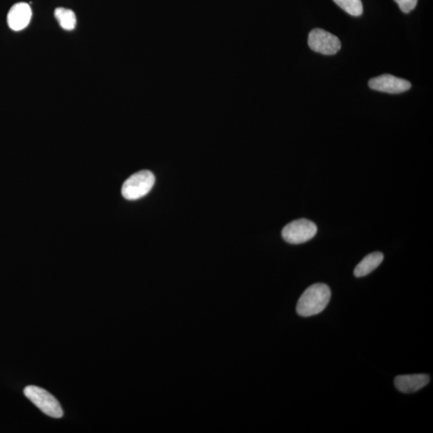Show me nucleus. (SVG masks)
I'll use <instances>...</instances> for the list:
<instances>
[{"label": "nucleus", "instance_id": "nucleus-9", "mask_svg": "<svg viewBox=\"0 0 433 433\" xmlns=\"http://www.w3.org/2000/svg\"><path fill=\"white\" fill-rule=\"evenodd\" d=\"M384 260V255L381 252H374L364 258L355 268L354 275L355 277H365L376 270Z\"/></svg>", "mask_w": 433, "mask_h": 433}, {"label": "nucleus", "instance_id": "nucleus-7", "mask_svg": "<svg viewBox=\"0 0 433 433\" xmlns=\"http://www.w3.org/2000/svg\"><path fill=\"white\" fill-rule=\"evenodd\" d=\"M32 16L29 4L18 3L11 6L8 14V24L13 31H21L28 27Z\"/></svg>", "mask_w": 433, "mask_h": 433}, {"label": "nucleus", "instance_id": "nucleus-12", "mask_svg": "<svg viewBox=\"0 0 433 433\" xmlns=\"http://www.w3.org/2000/svg\"><path fill=\"white\" fill-rule=\"evenodd\" d=\"M398 6L400 10L404 13H409L417 6L418 0H394Z\"/></svg>", "mask_w": 433, "mask_h": 433}, {"label": "nucleus", "instance_id": "nucleus-5", "mask_svg": "<svg viewBox=\"0 0 433 433\" xmlns=\"http://www.w3.org/2000/svg\"><path fill=\"white\" fill-rule=\"evenodd\" d=\"M308 45L315 53L327 56L335 55L341 49L340 39L320 29H315L310 32Z\"/></svg>", "mask_w": 433, "mask_h": 433}, {"label": "nucleus", "instance_id": "nucleus-10", "mask_svg": "<svg viewBox=\"0 0 433 433\" xmlns=\"http://www.w3.org/2000/svg\"><path fill=\"white\" fill-rule=\"evenodd\" d=\"M55 17L59 22L61 27L64 30L72 31L76 24L75 13L70 9L57 8L55 10Z\"/></svg>", "mask_w": 433, "mask_h": 433}, {"label": "nucleus", "instance_id": "nucleus-11", "mask_svg": "<svg viewBox=\"0 0 433 433\" xmlns=\"http://www.w3.org/2000/svg\"><path fill=\"white\" fill-rule=\"evenodd\" d=\"M333 1L352 16H360L363 13V4L361 0H333Z\"/></svg>", "mask_w": 433, "mask_h": 433}, {"label": "nucleus", "instance_id": "nucleus-2", "mask_svg": "<svg viewBox=\"0 0 433 433\" xmlns=\"http://www.w3.org/2000/svg\"><path fill=\"white\" fill-rule=\"evenodd\" d=\"M155 183L153 173L148 170H141L129 177L122 185L123 197L129 201H134L145 197L151 192Z\"/></svg>", "mask_w": 433, "mask_h": 433}, {"label": "nucleus", "instance_id": "nucleus-4", "mask_svg": "<svg viewBox=\"0 0 433 433\" xmlns=\"http://www.w3.org/2000/svg\"><path fill=\"white\" fill-rule=\"evenodd\" d=\"M317 225L306 218L295 220L285 225L282 236L290 244H302L312 239L317 234Z\"/></svg>", "mask_w": 433, "mask_h": 433}, {"label": "nucleus", "instance_id": "nucleus-8", "mask_svg": "<svg viewBox=\"0 0 433 433\" xmlns=\"http://www.w3.org/2000/svg\"><path fill=\"white\" fill-rule=\"evenodd\" d=\"M430 377L425 374L404 375L395 378L397 389L403 393H412L421 390L429 383Z\"/></svg>", "mask_w": 433, "mask_h": 433}, {"label": "nucleus", "instance_id": "nucleus-3", "mask_svg": "<svg viewBox=\"0 0 433 433\" xmlns=\"http://www.w3.org/2000/svg\"><path fill=\"white\" fill-rule=\"evenodd\" d=\"M24 395L44 414L54 418H61L63 412L58 400L40 387L30 385L24 389Z\"/></svg>", "mask_w": 433, "mask_h": 433}, {"label": "nucleus", "instance_id": "nucleus-1", "mask_svg": "<svg viewBox=\"0 0 433 433\" xmlns=\"http://www.w3.org/2000/svg\"><path fill=\"white\" fill-rule=\"evenodd\" d=\"M331 289L325 283H315L306 289L297 303V313L310 317L321 313L331 300Z\"/></svg>", "mask_w": 433, "mask_h": 433}, {"label": "nucleus", "instance_id": "nucleus-6", "mask_svg": "<svg viewBox=\"0 0 433 433\" xmlns=\"http://www.w3.org/2000/svg\"><path fill=\"white\" fill-rule=\"evenodd\" d=\"M368 86L377 91L390 94L402 93L412 88V83L409 81L389 74L375 77L368 82Z\"/></svg>", "mask_w": 433, "mask_h": 433}]
</instances>
